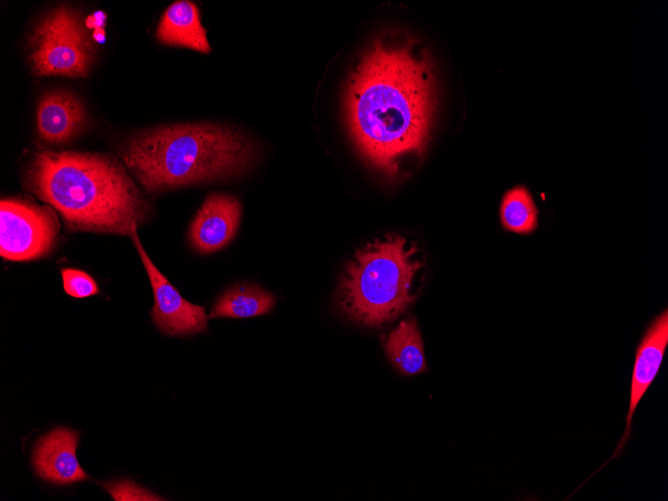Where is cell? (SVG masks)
I'll use <instances>...</instances> for the list:
<instances>
[{"mask_svg": "<svg viewBox=\"0 0 668 501\" xmlns=\"http://www.w3.org/2000/svg\"><path fill=\"white\" fill-rule=\"evenodd\" d=\"M436 105L433 64L404 32L376 38L353 68L345 90L351 137L367 163L387 177L401 159L426 149Z\"/></svg>", "mask_w": 668, "mask_h": 501, "instance_id": "6da1fadb", "label": "cell"}, {"mask_svg": "<svg viewBox=\"0 0 668 501\" xmlns=\"http://www.w3.org/2000/svg\"><path fill=\"white\" fill-rule=\"evenodd\" d=\"M25 182L72 231L132 235L150 211L123 166L106 154L38 152Z\"/></svg>", "mask_w": 668, "mask_h": 501, "instance_id": "7a4b0ae2", "label": "cell"}, {"mask_svg": "<svg viewBox=\"0 0 668 501\" xmlns=\"http://www.w3.org/2000/svg\"><path fill=\"white\" fill-rule=\"evenodd\" d=\"M122 158L148 192L237 176L249 169L256 147L224 125L158 126L132 136Z\"/></svg>", "mask_w": 668, "mask_h": 501, "instance_id": "3957f363", "label": "cell"}, {"mask_svg": "<svg viewBox=\"0 0 668 501\" xmlns=\"http://www.w3.org/2000/svg\"><path fill=\"white\" fill-rule=\"evenodd\" d=\"M416 252L399 235H388L359 249L340 282L341 313L355 323L378 327L404 312L415 299L410 289L422 266Z\"/></svg>", "mask_w": 668, "mask_h": 501, "instance_id": "277c9868", "label": "cell"}, {"mask_svg": "<svg viewBox=\"0 0 668 501\" xmlns=\"http://www.w3.org/2000/svg\"><path fill=\"white\" fill-rule=\"evenodd\" d=\"M29 62L38 76L84 77L95 49L78 13L61 5L41 18L29 37Z\"/></svg>", "mask_w": 668, "mask_h": 501, "instance_id": "5b68a950", "label": "cell"}, {"mask_svg": "<svg viewBox=\"0 0 668 501\" xmlns=\"http://www.w3.org/2000/svg\"><path fill=\"white\" fill-rule=\"evenodd\" d=\"M0 254L12 261L33 260L48 254L59 230L55 213L22 199H2Z\"/></svg>", "mask_w": 668, "mask_h": 501, "instance_id": "8992f818", "label": "cell"}, {"mask_svg": "<svg viewBox=\"0 0 668 501\" xmlns=\"http://www.w3.org/2000/svg\"><path fill=\"white\" fill-rule=\"evenodd\" d=\"M133 242L146 269L154 294L151 310L152 321L163 333L171 336H185L204 332L207 319L203 307L184 299L177 289L156 268L146 254L135 231Z\"/></svg>", "mask_w": 668, "mask_h": 501, "instance_id": "52a82bcc", "label": "cell"}, {"mask_svg": "<svg viewBox=\"0 0 668 501\" xmlns=\"http://www.w3.org/2000/svg\"><path fill=\"white\" fill-rule=\"evenodd\" d=\"M667 346L668 310L664 309L649 323L636 348L630 386L629 408L625 418L624 432L613 454L594 473L600 471L610 461L622 455L632 433L634 413L660 371Z\"/></svg>", "mask_w": 668, "mask_h": 501, "instance_id": "ba28073f", "label": "cell"}, {"mask_svg": "<svg viewBox=\"0 0 668 501\" xmlns=\"http://www.w3.org/2000/svg\"><path fill=\"white\" fill-rule=\"evenodd\" d=\"M241 214L239 201L228 194H210L191 222L189 240L200 253L215 252L235 236Z\"/></svg>", "mask_w": 668, "mask_h": 501, "instance_id": "9c48e42d", "label": "cell"}, {"mask_svg": "<svg viewBox=\"0 0 668 501\" xmlns=\"http://www.w3.org/2000/svg\"><path fill=\"white\" fill-rule=\"evenodd\" d=\"M79 434L57 427L41 437L33 451L36 474L56 485H70L88 479L76 457Z\"/></svg>", "mask_w": 668, "mask_h": 501, "instance_id": "30bf717a", "label": "cell"}, {"mask_svg": "<svg viewBox=\"0 0 668 501\" xmlns=\"http://www.w3.org/2000/svg\"><path fill=\"white\" fill-rule=\"evenodd\" d=\"M85 125V108L72 93L58 90L41 98L37 108V128L42 140L56 144L69 142Z\"/></svg>", "mask_w": 668, "mask_h": 501, "instance_id": "8fae6325", "label": "cell"}, {"mask_svg": "<svg viewBox=\"0 0 668 501\" xmlns=\"http://www.w3.org/2000/svg\"><path fill=\"white\" fill-rule=\"evenodd\" d=\"M156 36L167 45L187 47L202 53L211 51L199 10L191 1H176L168 7L159 22Z\"/></svg>", "mask_w": 668, "mask_h": 501, "instance_id": "7c38bea8", "label": "cell"}, {"mask_svg": "<svg viewBox=\"0 0 668 501\" xmlns=\"http://www.w3.org/2000/svg\"><path fill=\"white\" fill-rule=\"evenodd\" d=\"M384 348L391 363L401 373L414 375L426 370L423 342L414 319L401 322L387 336Z\"/></svg>", "mask_w": 668, "mask_h": 501, "instance_id": "4fadbf2b", "label": "cell"}, {"mask_svg": "<svg viewBox=\"0 0 668 501\" xmlns=\"http://www.w3.org/2000/svg\"><path fill=\"white\" fill-rule=\"evenodd\" d=\"M274 304L273 295L257 285H235L219 297L208 318L259 316L270 312Z\"/></svg>", "mask_w": 668, "mask_h": 501, "instance_id": "5bb4252c", "label": "cell"}, {"mask_svg": "<svg viewBox=\"0 0 668 501\" xmlns=\"http://www.w3.org/2000/svg\"><path fill=\"white\" fill-rule=\"evenodd\" d=\"M503 227L520 235L532 234L538 227V209L530 191L524 186L508 190L501 201Z\"/></svg>", "mask_w": 668, "mask_h": 501, "instance_id": "9a60e30c", "label": "cell"}, {"mask_svg": "<svg viewBox=\"0 0 668 501\" xmlns=\"http://www.w3.org/2000/svg\"><path fill=\"white\" fill-rule=\"evenodd\" d=\"M65 292L74 298H86L99 293L96 281L86 272L74 269H61Z\"/></svg>", "mask_w": 668, "mask_h": 501, "instance_id": "2e32d148", "label": "cell"}, {"mask_svg": "<svg viewBox=\"0 0 668 501\" xmlns=\"http://www.w3.org/2000/svg\"><path fill=\"white\" fill-rule=\"evenodd\" d=\"M104 488L115 500H161L130 480H120L104 484Z\"/></svg>", "mask_w": 668, "mask_h": 501, "instance_id": "e0dca14e", "label": "cell"}]
</instances>
